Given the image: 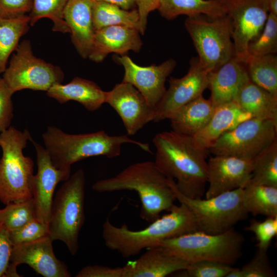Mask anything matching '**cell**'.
Wrapping results in <instances>:
<instances>
[{
    "mask_svg": "<svg viewBox=\"0 0 277 277\" xmlns=\"http://www.w3.org/2000/svg\"><path fill=\"white\" fill-rule=\"evenodd\" d=\"M153 143L159 168L176 180V188L183 194L201 199L207 183V151L197 147L192 136L172 130L156 134Z\"/></svg>",
    "mask_w": 277,
    "mask_h": 277,
    "instance_id": "6da1fadb",
    "label": "cell"
},
{
    "mask_svg": "<svg viewBox=\"0 0 277 277\" xmlns=\"http://www.w3.org/2000/svg\"><path fill=\"white\" fill-rule=\"evenodd\" d=\"M196 231L192 213L180 203L179 206L174 204L168 213L141 230H131L126 224L117 227L107 218L102 226V237L108 248L129 258L143 249L157 247L166 240Z\"/></svg>",
    "mask_w": 277,
    "mask_h": 277,
    "instance_id": "7a4b0ae2",
    "label": "cell"
},
{
    "mask_svg": "<svg viewBox=\"0 0 277 277\" xmlns=\"http://www.w3.org/2000/svg\"><path fill=\"white\" fill-rule=\"evenodd\" d=\"M92 188L100 193L135 191L141 203L140 216L150 223L169 211L176 200L168 177L154 161L133 164L114 176L96 181Z\"/></svg>",
    "mask_w": 277,
    "mask_h": 277,
    "instance_id": "3957f363",
    "label": "cell"
},
{
    "mask_svg": "<svg viewBox=\"0 0 277 277\" xmlns=\"http://www.w3.org/2000/svg\"><path fill=\"white\" fill-rule=\"evenodd\" d=\"M42 137L52 164L63 170H71L72 164L90 157H117L121 154L122 145L126 143L136 145L145 151L152 153L148 143L134 140L127 135H110L102 130L73 134L49 126Z\"/></svg>",
    "mask_w": 277,
    "mask_h": 277,
    "instance_id": "277c9868",
    "label": "cell"
},
{
    "mask_svg": "<svg viewBox=\"0 0 277 277\" xmlns=\"http://www.w3.org/2000/svg\"><path fill=\"white\" fill-rule=\"evenodd\" d=\"M31 139L28 130L12 126L0 133V202L5 205L32 198L34 162L23 153Z\"/></svg>",
    "mask_w": 277,
    "mask_h": 277,
    "instance_id": "5b68a950",
    "label": "cell"
},
{
    "mask_svg": "<svg viewBox=\"0 0 277 277\" xmlns=\"http://www.w3.org/2000/svg\"><path fill=\"white\" fill-rule=\"evenodd\" d=\"M85 183L84 170H77L57 191L50 211V238L64 243L73 255L78 251V235L85 219Z\"/></svg>",
    "mask_w": 277,
    "mask_h": 277,
    "instance_id": "8992f818",
    "label": "cell"
},
{
    "mask_svg": "<svg viewBox=\"0 0 277 277\" xmlns=\"http://www.w3.org/2000/svg\"><path fill=\"white\" fill-rule=\"evenodd\" d=\"M244 240L233 227L215 234L194 231L166 240L159 246L188 263L208 260L232 266L242 255Z\"/></svg>",
    "mask_w": 277,
    "mask_h": 277,
    "instance_id": "52a82bcc",
    "label": "cell"
},
{
    "mask_svg": "<svg viewBox=\"0 0 277 277\" xmlns=\"http://www.w3.org/2000/svg\"><path fill=\"white\" fill-rule=\"evenodd\" d=\"M167 177L176 200L192 213L197 231L213 234L221 233L247 218L248 213L243 204V188L204 200L191 198L183 194L176 188L175 181Z\"/></svg>",
    "mask_w": 277,
    "mask_h": 277,
    "instance_id": "ba28073f",
    "label": "cell"
},
{
    "mask_svg": "<svg viewBox=\"0 0 277 277\" xmlns=\"http://www.w3.org/2000/svg\"><path fill=\"white\" fill-rule=\"evenodd\" d=\"M184 25L198 53L199 61L208 73L234 56L231 21L227 14L188 16Z\"/></svg>",
    "mask_w": 277,
    "mask_h": 277,
    "instance_id": "9c48e42d",
    "label": "cell"
},
{
    "mask_svg": "<svg viewBox=\"0 0 277 277\" xmlns=\"http://www.w3.org/2000/svg\"><path fill=\"white\" fill-rule=\"evenodd\" d=\"M3 73L2 78L13 94L24 89L47 91L64 78L60 67L34 55L27 39L18 44Z\"/></svg>",
    "mask_w": 277,
    "mask_h": 277,
    "instance_id": "30bf717a",
    "label": "cell"
},
{
    "mask_svg": "<svg viewBox=\"0 0 277 277\" xmlns=\"http://www.w3.org/2000/svg\"><path fill=\"white\" fill-rule=\"evenodd\" d=\"M276 141V123L251 117L222 135L208 151L214 155L252 160Z\"/></svg>",
    "mask_w": 277,
    "mask_h": 277,
    "instance_id": "8fae6325",
    "label": "cell"
},
{
    "mask_svg": "<svg viewBox=\"0 0 277 277\" xmlns=\"http://www.w3.org/2000/svg\"><path fill=\"white\" fill-rule=\"evenodd\" d=\"M231 21L234 57L245 63L248 44L261 34L268 11L266 0H215Z\"/></svg>",
    "mask_w": 277,
    "mask_h": 277,
    "instance_id": "7c38bea8",
    "label": "cell"
},
{
    "mask_svg": "<svg viewBox=\"0 0 277 277\" xmlns=\"http://www.w3.org/2000/svg\"><path fill=\"white\" fill-rule=\"evenodd\" d=\"M169 87L155 108L153 122L169 119L181 107L203 95L208 88V72L197 57L190 61L188 72L181 78L170 77Z\"/></svg>",
    "mask_w": 277,
    "mask_h": 277,
    "instance_id": "4fadbf2b",
    "label": "cell"
},
{
    "mask_svg": "<svg viewBox=\"0 0 277 277\" xmlns=\"http://www.w3.org/2000/svg\"><path fill=\"white\" fill-rule=\"evenodd\" d=\"M50 235L30 242L12 246L6 277L21 276L18 265L25 264L44 277H70L67 266L58 259L53 251Z\"/></svg>",
    "mask_w": 277,
    "mask_h": 277,
    "instance_id": "5bb4252c",
    "label": "cell"
},
{
    "mask_svg": "<svg viewBox=\"0 0 277 277\" xmlns=\"http://www.w3.org/2000/svg\"><path fill=\"white\" fill-rule=\"evenodd\" d=\"M114 60L124 68L122 82L132 85L155 108L166 91L165 83L176 65L175 60L170 58L159 65L144 67L135 64L127 55L115 56Z\"/></svg>",
    "mask_w": 277,
    "mask_h": 277,
    "instance_id": "9a60e30c",
    "label": "cell"
},
{
    "mask_svg": "<svg viewBox=\"0 0 277 277\" xmlns=\"http://www.w3.org/2000/svg\"><path fill=\"white\" fill-rule=\"evenodd\" d=\"M31 141L36 151L37 166L32 185L35 217L48 226L55 187L59 182L69 179L71 170L56 168L45 148L32 138Z\"/></svg>",
    "mask_w": 277,
    "mask_h": 277,
    "instance_id": "2e32d148",
    "label": "cell"
},
{
    "mask_svg": "<svg viewBox=\"0 0 277 277\" xmlns=\"http://www.w3.org/2000/svg\"><path fill=\"white\" fill-rule=\"evenodd\" d=\"M105 103L119 115L128 135L135 134L145 125L154 121L155 108L129 83L122 82L110 91H106Z\"/></svg>",
    "mask_w": 277,
    "mask_h": 277,
    "instance_id": "e0dca14e",
    "label": "cell"
},
{
    "mask_svg": "<svg viewBox=\"0 0 277 277\" xmlns=\"http://www.w3.org/2000/svg\"><path fill=\"white\" fill-rule=\"evenodd\" d=\"M252 160L231 156L214 155L207 162L206 199L244 188L250 181Z\"/></svg>",
    "mask_w": 277,
    "mask_h": 277,
    "instance_id": "ac0fdd59",
    "label": "cell"
},
{
    "mask_svg": "<svg viewBox=\"0 0 277 277\" xmlns=\"http://www.w3.org/2000/svg\"><path fill=\"white\" fill-rule=\"evenodd\" d=\"M139 31L124 26H110L95 31L88 58L100 63L110 53L138 52L143 46Z\"/></svg>",
    "mask_w": 277,
    "mask_h": 277,
    "instance_id": "d6986e66",
    "label": "cell"
},
{
    "mask_svg": "<svg viewBox=\"0 0 277 277\" xmlns=\"http://www.w3.org/2000/svg\"><path fill=\"white\" fill-rule=\"evenodd\" d=\"M250 79L244 63L234 56L219 68L208 73L209 98L215 107L234 101Z\"/></svg>",
    "mask_w": 277,
    "mask_h": 277,
    "instance_id": "ffe728a7",
    "label": "cell"
},
{
    "mask_svg": "<svg viewBox=\"0 0 277 277\" xmlns=\"http://www.w3.org/2000/svg\"><path fill=\"white\" fill-rule=\"evenodd\" d=\"M188 264L160 246L152 247L123 266V277H165L185 269Z\"/></svg>",
    "mask_w": 277,
    "mask_h": 277,
    "instance_id": "44dd1931",
    "label": "cell"
},
{
    "mask_svg": "<svg viewBox=\"0 0 277 277\" xmlns=\"http://www.w3.org/2000/svg\"><path fill=\"white\" fill-rule=\"evenodd\" d=\"M93 0H69L64 18L71 33L72 42L83 58L88 57L95 33L92 20Z\"/></svg>",
    "mask_w": 277,
    "mask_h": 277,
    "instance_id": "7402d4cb",
    "label": "cell"
},
{
    "mask_svg": "<svg viewBox=\"0 0 277 277\" xmlns=\"http://www.w3.org/2000/svg\"><path fill=\"white\" fill-rule=\"evenodd\" d=\"M251 117L234 101L219 105L215 107L208 123L192 136L193 141L197 147L207 151L222 135Z\"/></svg>",
    "mask_w": 277,
    "mask_h": 277,
    "instance_id": "603a6c76",
    "label": "cell"
},
{
    "mask_svg": "<svg viewBox=\"0 0 277 277\" xmlns=\"http://www.w3.org/2000/svg\"><path fill=\"white\" fill-rule=\"evenodd\" d=\"M46 92L61 104L74 101L90 111L98 109L105 103L106 91L93 81L77 76L66 84H54Z\"/></svg>",
    "mask_w": 277,
    "mask_h": 277,
    "instance_id": "cb8c5ba5",
    "label": "cell"
},
{
    "mask_svg": "<svg viewBox=\"0 0 277 277\" xmlns=\"http://www.w3.org/2000/svg\"><path fill=\"white\" fill-rule=\"evenodd\" d=\"M214 108L209 99L201 95L181 107L170 117L172 130L193 136L208 123Z\"/></svg>",
    "mask_w": 277,
    "mask_h": 277,
    "instance_id": "d4e9b609",
    "label": "cell"
},
{
    "mask_svg": "<svg viewBox=\"0 0 277 277\" xmlns=\"http://www.w3.org/2000/svg\"><path fill=\"white\" fill-rule=\"evenodd\" d=\"M234 101L252 117L277 124V96L250 81L241 89Z\"/></svg>",
    "mask_w": 277,
    "mask_h": 277,
    "instance_id": "484cf974",
    "label": "cell"
},
{
    "mask_svg": "<svg viewBox=\"0 0 277 277\" xmlns=\"http://www.w3.org/2000/svg\"><path fill=\"white\" fill-rule=\"evenodd\" d=\"M157 10L167 20L181 15L205 14L212 17L226 15L223 7L215 0H161Z\"/></svg>",
    "mask_w": 277,
    "mask_h": 277,
    "instance_id": "4316f807",
    "label": "cell"
},
{
    "mask_svg": "<svg viewBox=\"0 0 277 277\" xmlns=\"http://www.w3.org/2000/svg\"><path fill=\"white\" fill-rule=\"evenodd\" d=\"M92 20L95 31L110 26H124L140 32L139 15L135 8L125 10L109 3L94 1Z\"/></svg>",
    "mask_w": 277,
    "mask_h": 277,
    "instance_id": "83f0119b",
    "label": "cell"
},
{
    "mask_svg": "<svg viewBox=\"0 0 277 277\" xmlns=\"http://www.w3.org/2000/svg\"><path fill=\"white\" fill-rule=\"evenodd\" d=\"M244 206L248 213L277 217V187L250 182L243 188Z\"/></svg>",
    "mask_w": 277,
    "mask_h": 277,
    "instance_id": "f1b7e54d",
    "label": "cell"
},
{
    "mask_svg": "<svg viewBox=\"0 0 277 277\" xmlns=\"http://www.w3.org/2000/svg\"><path fill=\"white\" fill-rule=\"evenodd\" d=\"M29 16L6 18L0 17V75L4 73L10 55L15 51L19 39L28 31Z\"/></svg>",
    "mask_w": 277,
    "mask_h": 277,
    "instance_id": "f546056e",
    "label": "cell"
},
{
    "mask_svg": "<svg viewBox=\"0 0 277 277\" xmlns=\"http://www.w3.org/2000/svg\"><path fill=\"white\" fill-rule=\"evenodd\" d=\"M250 81L277 96V56H249L245 62Z\"/></svg>",
    "mask_w": 277,
    "mask_h": 277,
    "instance_id": "4dcf8cb0",
    "label": "cell"
},
{
    "mask_svg": "<svg viewBox=\"0 0 277 277\" xmlns=\"http://www.w3.org/2000/svg\"><path fill=\"white\" fill-rule=\"evenodd\" d=\"M250 182L277 187V141L252 160Z\"/></svg>",
    "mask_w": 277,
    "mask_h": 277,
    "instance_id": "1f68e13d",
    "label": "cell"
},
{
    "mask_svg": "<svg viewBox=\"0 0 277 277\" xmlns=\"http://www.w3.org/2000/svg\"><path fill=\"white\" fill-rule=\"evenodd\" d=\"M69 0H32V7L29 13L30 25L33 26L38 20L48 18L53 23V31L70 33L64 20V11Z\"/></svg>",
    "mask_w": 277,
    "mask_h": 277,
    "instance_id": "d6a6232c",
    "label": "cell"
},
{
    "mask_svg": "<svg viewBox=\"0 0 277 277\" xmlns=\"http://www.w3.org/2000/svg\"><path fill=\"white\" fill-rule=\"evenodd\" d=\"M36 218L33 199L27 201L11 203L0 209V224L9 231L19 228Z\"/></svg>",
    "mask_w": 277,
    "mask_h": 277,
    "instance_id": "836d02e7",
    "label": "cell"
},
{
    "mask_svg": "<svg viewBox=\"0 0 277 277\" xmlns=\"http://www.w3.org/2000/svg\"><path fill=\"white\" fill-rule=\"evenodd\" d=\"M249 56L275 54L277 52V16L269 13L260 35L249 43Z\"/></svg>",
    "mask_w": 277,
    "mask_h": 277,
    "instance_id": "e575fe53",
    "label": "cell"
},
{
    "mask_svg": "<svg viewBox=\"0 0 277 277\" xmlns=\"http://www.w3.org/2000/svg\"><path fill=\"white\" fill-rule=\"evenodd\" d=\"M232 267L221 263L202 260L188 264L181 271V276L185 277H226Z\"/></svg>",
    "mask_w": 277,
    "mask_h": 277,
    "instance_id": "d590c367",
    "label": "cell"
},
{
    "mask_svg": "<svg viewBox=\"0 0 277 277\" xmlns=\"http://www.w3.org/2000/svg\"><path fill=\"white\" fill-rule=\"evenodd\" d=\"M49 235L48 226L34 218L19 228L9 231L12 246L34 241Z\"/></svg>",
    "mask_w": 277,
    "mask_h": 277,
    "instance_id": "8d00e7d4",
    "label": "cell"
},
{
    "mask_svg": "<svg viewBox=\"0 0 277 277\" xmlns=\"http://www.w3.org/2000/svg\"><path fill=\"white\" fill-rule=\"evenodd\" d=\"M246 230L255 234L258 248L267 251L272 240L277 234V217H267L263 221L253 220Z\"/></svg>",
    "mask_w": 277,
    "mask_h": 277,
    "instance_id": "74e56055",
    "label": "cell"
},
{
    "mask_svg": "<svg viewBox=\"0 0 277 277\" xmlns=\"http://www.w3.org/2000/svg\"><path fill=\"white\" fill-rule=\"evenodd\" d=\"M267 251L257 249L253 258L241 268L242 277H274Z\"/></svg>",
    "mask_w": 277,
    "mask_h": 277,
    "instance_id": "f35d334b",
    "label": "cell"
},
{
    "mask_svg": "<svg viewBox=\"0 0 277 277\" xmlns=\"http://www.w3.org/2000/svg\"><path fill=\"white\" fill-rule=\"evenodd\" d=\"M13 94L3 78L0 77V133L11 126L13 117Z\"/></svg>",
    "mask_w": 277,
    "mask_h": 277,
    "instance_id": "ab89813d",
    "label": "cell"
},
{
    "mask_svg": "<svg viewBox=\"0 0 277 277\" xmlns=\"http://www.w3.org/2000/svg\"><path fill=\"white\" fill-rule=\"evenodd\" d=\"M32 7V0H0V17L11 18L26 15Z\"/></svg>",
    "mask_w": 277,
    "mask_h": 277,
    "instance_id": "60d3db41",
    "label": "cell"
},
{
    "mask_svg": "<svg viewBox=\"0 0 277 277\" xmlns=\"http://www.w3.org/2000/svg\"><path fill=\"white\" fill-rule=\"evenodd\" d=\"M123 267H111L103 265L84 267L75 275L76 277H123Z\"/></svg>",
    "mask_w": 277,
    "mask_h": 277,
    "instance_id": "b9f144b4",
    "label": "cell"
},
{
    "mask_svg": "<svg viewBox=\"0 0 277 277\" xmlns=\"http://www.w3.org/2000/svg\"><path fill=\"white\" fill-rule=\"evenodd\" d=\"M12 248L9 231L0 224V277H6L10 264Z\"/></svg>",
    "mask_w": 277,
    "mask_h": 277,
    "instance_id": "7bdbcfd3",
    "label": "cell"
},
{
    "mask_svg": "<svg viewBox=\"0 0 277 277\" xmlns=\"http://www.w3.org/2000/svg\"><path fill=\"white\" fill-rule=\"evenodd\" d=\"M161 0H135L139 15L140 33L144 34L149 13L158 9Z\"/></svg>",
    "mask_w": 277,
    "mask_h": 277,
    "instance_id": "ee69618b",
    "label": "cell"
},
{
    "mask_svg": "<svg viewBox=\"0 0 277 277\" xmlns=\"http://www.w3.org/2000/svg\"><path fill=\"white\" fill-rule=\"evenodd\" d=\"M114 4L125 10H132L136 7L135 0H93Z\"/></svg>",
    "mask_w": 277,
    "mask_h": 277,
    "instance_id": "f6af8a7d",
    "label": "cell"
},
{
    "mask_svg": "<svg viewBox=\"0 0 277 277\" xmlns=\"http://www.w3.org/2000/svg\"><path fill=\"white\" fill-rule=\"evenodd\" d=\"M268 12L277 16V0H266Z\"/></svg>",
    "mask_w": 277,
    "mask_h": 277,
    "instance_id": "bcb514c9",
    "label": "cell"
},
{
    "mask_svg": "<svg viewBox=\"0 0 277 277\" xmlns=\"http://www.w3.org/2000/svg\"><path fill=\"white\" fill-rule=\"evenodd\" d=\"M226 277H242L241 268L232 267Z\"/></svg>",
    "mask_w": 277,
    "mask_h": 277,
    "instance_id": "7dc6e473",
    "label": "cell"
},
{
    "mask_svg": "<svg viewBox=\"0 0 277 277\" xmlns=\"http://www.w3.org/2000/svg\"></svg>",
    "mask_w": 277,
    "mask_h": 277,
    "instance_id": "c3c4849f",
    "label": "cell"
}]
</instances>
